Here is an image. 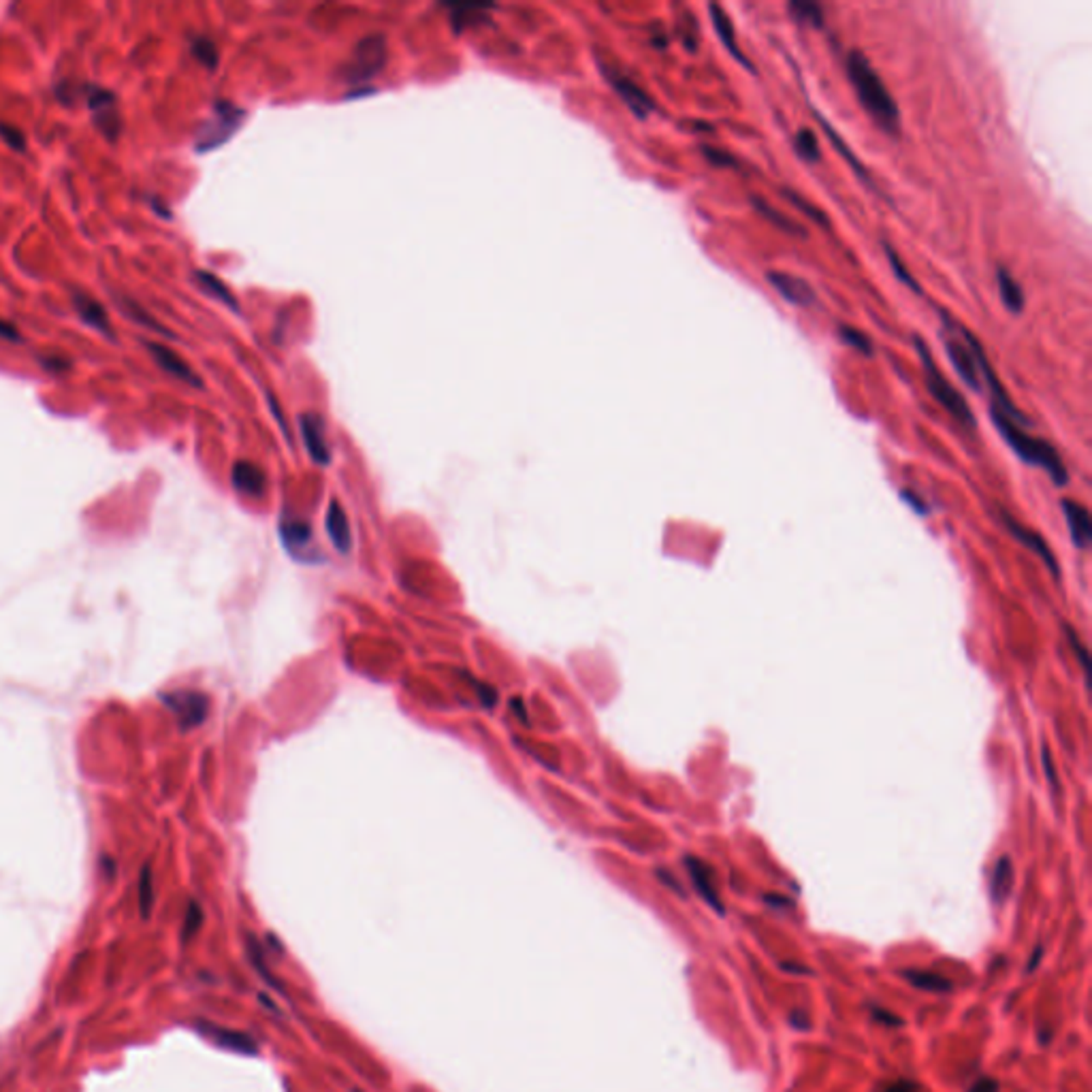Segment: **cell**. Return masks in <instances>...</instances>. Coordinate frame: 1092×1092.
<instances>
[{
  "label": "cell",
  "mask_w": 1092,
  "mask_h": 1092,
  "mask_svg": "<svg viewBox=\"0 0 1092 1092\" xmlns=\"http://www.w3.org/2000/svg\"><path fill=\"white\" fill-rule=\"evenodd\" d=\"M845 73H847L849 84L856 92L858 102L866 111L868 118L877 124L888 135H898L901 133V109L897 101L885 88L884 79L871 65V60L860 52L852 49L845 58Z\"/></svg>",
  "instance_id": "obj_1"
},
{
  "label": "cell",
  "mask_w": 1092,
  "mask_h": 1092,
  "mask_svg": "<svg viewBox=\"0 0 1092 1092\" xmlns=\"http://www.w3.org/2000/svg\"><path fill=\"white\" fill-rule=\"evenodd\" d=\"M988 414H990L992 425H995L996 431L1001 433L1005 444L1014 450L1015 456H1018L1022 463L1044 469L1056 487L1067 485L1069 469L1067 465H1064V461L1060 459L1058 450H1056L1050 442L1044 440V437H1037L1033 436V433H1028V427H1022V425L1014 423L1009 416H1005L999 410L988 408Z\"/></svg>",
  "instance_id": "obj_2"
},
{
  "label": "cell",
  "mask_w": 1092,
  "mask_h": 1092,
  "mask_svg": "<svg viewBox=\"0 0 1092 1092\" xmlns=\"http://www.w3.org/2000/svg\"><path fill=\"white\" fill-rule=\"evenodd\" d=\"M913 348H915L917 357H920L926 388H928V393L933 395V400L937 401L939 406H943L947 414H950L956 423H960L965 429H969L971 431V429L977 427V420H975L973 410L969 408L966 400L960 395V393H958L954 384H952L950 380L941 374V369H939L937 363H934L928 346H926V342L920 338V335H913Z\"/></svg>",
  "instance_id": "obj_3"
},
{
  "label": "cell",
  "mask_w": 1092,
  "mask_h": 1092,
  "mask_svg": "<svg viewBox=\"0 0 1092 1092\" xmlns=\"http://www.w3.org/2000/svg\"><path fill=\"white\" fill-rule=\"evenodd\" d=\"M939 316H941V339H943V348L947 352V359H950L952 367L956 369V374L960 375L962 382L975 393H982V375H979V367L977 361H975L973 355V348H971L969 339H966V331L960 322H956L947 314L946 310H937Z\"/></svg>",
  "instance_id": "obj_4"
},
{
  "label": "cell",
  "mask_w": 1092,
  "mask_h": 1092,
  "mask_svg": "<svg viewBox=\"0 0 1092 1092\" xmlns=\"http://www.w3.org/2000/svg\"><path fill=\"white\" fill-rule=\"evenodd\" d=\"M245 111L239 109L237 105H233V102L228 101L214 102V115L209 120H205L199 135H196V150L208 152L228 141L233 133L241 127Z\"/></svg>",
  "instance_id": "obj_5"
},
{
  "label": "cell",
  "mask_w": 1092,
  "mask_h": 1092,
  "mask_svg": "<svg viewBox=\"0 0 1092 1092\" xmlns=\"http://www.w3.org/2000/svg\"><path fill=\"white\" fill-rule=\"evenodd\" d=\"M163 704L176 715L182 729L199 728L209 715V698L195 689H173L160 696Z\"/></svg>",
  "instance_id": "obj_6"
},
{
  "label": "cell",
  "mask_w": 1092,
  "mask_h": 1092,
  "mask_svg": "<svg viewBox=\"0 0 1092 1092\" xmlns=\"http://www.w3.org/2000/svg\"><path fill=\"white\" fill-rule=\"evenodd\" d=\"M86 94V105L92 114V122L98 131L102 133L109 141H115L120 135V114H118V98L111 90L101 86H84Z\"/></svg>",
  "instance_id": "obj_7"
},
{
  "label": "cell",
  "mask_w": 1092,
  "mask_h": 1092,
  "mask_svg": "<svg viewBox=\"0 0 1092 1092\" xmlns=\"http://www.w3.org/2000/svg\"><path fill=\"white\" fill-rule=\"evenodd\" d=\"M384 62H387V41H384L382 34L365 37L352 52L351 65H348V79L351 82H367V79L380 73Z\"/></svg>",
  "instance_id": "obj_8"
},
{
  "label": "cell",
  "mask_w": 1092,
  "mask_h": 1092,
  "mask_svg": "<svg viewBox=\"0 0 1092 1092\" xmlns=\"http://www.w3.org/2000/svg\"><path fill=\"white\" fill-rule=\"evenodd\" d=\"M602 73L604 78L608 79V84L612 86V90L619 94L621 101L628 105V109L632 111L636 118L644 120L655 111V102H653V98L648 96V94L644 92L642 88L634 82V79H630L628 75H624L621 71L612 69V66H606V65H602Z\"/></svg>",
  "instance_id": "obj_9"
},
{
  "label": "cell",
  "mask_w": 1092,
  "mask_h": 1092,
  "mask_svg": "<svg viewBox=\"0 0 1092 1092\" xmlns=\"http://www.w3.org/2000/svg\"><path fill=\"white\" fill-rule=\"evenodd\" d=\"M766 282L777 290L779 297L785 299L791 306L809 307L817 303L816 289L804 277H798L787 271H766Z\"/></svg>",
  "instance_id": "obj_10"
},
{
  "label": "cell",
  "mask_w": 1092,
  "mask_h": 1092,
  "mask_svg": "<svg viewBox=\"0 0 1092 1092\" xmlns=\"http://www.w3.org/2000/svg\"><path fill=\"white\" fill-rule=\"evenodd\" d=\"M1001 521H1002V525H1005V530L1009 531V534L1014 536V538L1018 540L1020 544L1027 546V549L1031 550V553H1035L1037 557H1039L1041 562L1045 563L1047 570L1052 572V576H1054V579H1058V576H1060V566H1058V562H1056L1054 555H1052L1050 546H1047V543L1044 540V536L1037 534V531H1033V530H1028V527H1024L1022 523L1015 521V518L1011 517L1009 512H1005V510H1001Z\"/></svg>",
  "instance_id": "obj_11"
},
{
  "label": "cell",
  "mask_w": 1092,
  "mask_h": 1092,
  "mask_svg": "<svg viewBox=\"0 0 1092 1092\" xmlns=\"http://www.w3.org/2000/svg\"><path fill=\"white\" fill-rule=\"evenodd\" d=\"M280 540L290 557L299 559L303 563H310L307 555H314V550H312L314 536H312V527L306 521L286 517L280 518Z\"/></svg>",
  "instance_id": "obj_12"
},
{
  "label": "cell",
  "mask_w": 1092,
  "mask_h": 1092,
  "mask_svg": "<svg viewBox=\"0 0 1092 1092\" xmlns=\"http://www.w3.org/2000/svg\"><path fill=\"white\" fill-rule=\"evenodd\" d=\"M685 868L689 872V879H692L693 888L696 892L700 894L702 901L710 907L713 911H717L719 915H723V903L719 898L717 892V881H715V872L706 862H702L700 858H693V856H685Z\"/></svg>",
  "instance_id": "obj_13"
},
{
  "label": "cell",
  "mask_w": 1092,
  "mask_h": 1092,
  "mask_svg": "<svg viewBox=\"0 0 1092 1092\" xmlns=\"http://www.w3.org/2000/svg\"><path fill=\"white\" fill-rule=\"evenodd\" d=\"M809 107H811V114H813V115H816V120H817V122H819V127H822V131H823V135H826V137H828V141H830V146H832V147H835V150H836V154H839V156H841V158H843V160H845V163H847V167H849V169H852V171H853V173H856V177H858V180H860L862 183H865V186L868 188V190H872V192H879V190H877V186H875V182H872V177H871V173H868V171H866V167H865V164H862V163H860V160H858V156H856V154H853V152H852V150H849V146H847V143H845V141H843V137H841V135H839V131H836V128H835V127H832V124H830V122H828V118H826V115H823V114H822V111H817V109H816V107H813V105H809Z\"/></svg>",
  "instance_id": "obj_14"
},
{
  "label": "cell",
  "mask_w": 1092,
  "mask_h": 1092,
  "mask_svg": "<svg viewBox=\"0 0 1092 1092\" xmlns=\"http://www.w3.org/2000/svg\"><path fill=\"white\" fill-rule=\"evenodd\" d=\"M709 16H710V24H713L715 33H717L719 41H722V46L726 47V52L729 53V56H732L734 60H736L738 65L742 66V69L749 71V73H755V65L749 60V58L745 56V52H742L741 43H738V39H736V30H734V24L729 22L728 13L723 11V7H719V4L710 3L709 4Z\"/></svg>",
  "instance_id": "obj_15"
},
{
  "label": "cell",
  "mask_w": 1092,
  "mask_h": 1092,
  "mask_svg": "<svg viewBox=\"0 0 1092 1092\" xmlns=\"http://www.w3.org/2000/svg\"><path fill=\"white\" fill-rule=\"evenodd\" d=\"M146 348L150 351L152 359L156 361V365H158L163 371H167L169 375H173V378L182 380V382L186 384H192V387H203V382H201V378L196 375V371L192 369L188 363H183L180 355H176L171 348L163 346V344L158 342H146Z\"/></svg>",
  "instance_id": "obj_16"
},
{
  "label": "cell",
  "mask_w": 1092,
  "mask_h": 1092,
  "mask_svg": "<svg viewBox=\"0 0 1092 1092\" xmlns=\"http://www.w3.org/2000/svg\"><path fill=\"white\" fill-rule=\"evenodd\" d=\"M71 299H73V307L75 312H78L79 319L86 322L88 326H92L94 331H98L101 335L109 338L111 342H115V333H114V326H111L109 314H107V310L96 301V299H92L90 295L86 293H79V290H73Z\"/></svg>",
  "instance_id": "obj_17"
},
{
  "label": "cell",
  "mask_w": 1092,
  "mask_h": 1092,
  "mask_svg": "<svg viewBox=\"0 0 1092 1092\" xmlns=\"http://www.w3.org/2000/svg\"><path fill=\"white\" fill-rule=\"evenodd\" d=\"M1060 508H1063L1064 518H1067L1073 546H1077L1080 550H1086L1092 543V521L1089 508L1073 499H1063L1060 501Z\"/></svg>",
  "instance_id": "obj_18"
},
{
  "label": "cell",
  "mask_w": 1092,
  "mask_h": 1092,
  "mask_svg": "<svg viewBox=\"0 0 1092 1092\" xmlns=\"http://www.w3.org/2000/svg\"><path fill=\"white\" fill-rule=\"evenodd\" d=\"M196 1031L201 1035L208 1037L212 1044H216L218 1047H225V1050H233V1052H241V1054H257L258 1047L254 1044V1039L245 1033L239 1031H231V1028H220L216 1024H209V1022H199L196 1024Z\"/></svg>",
  "instance_id": "obj_19"
},
{
  "label": "cell",
  "mask_w": 1092,
  "mask_h": 1092,
  "mask_svg": "<svg viewBox=\"0 0 1092 1092\" xmlns=\"http://www.w3.org/2000/svg\"><path fill=\"white\" fill-rule=\"evenodd\" d=\"M299 427H301L303 442H306V449L312 459L320 465H329L331 450L329 446H326L325 425H322L320 416L306 412V414H301V419H299Z\"/></svg>",
  "instance_id": "obj_20"
},
{
  "label": "cell",
  "mask_w": 1092,
  "mask_h": 1092,
  "mask_svg": "<svg viewBox=\"0 0 1092 1092\" xmlns=\"http://www.w3.org/2000/svg\"><path fill=\"white\" fill-rule=\"evenodd\" d=\"M231 482L235 491L248 498H263L267 489V476L258 465L250 461H237L231 469Z\"/></svg>",
  "instance_id": "obj_21"
},
{
  "label": "cell",
  "mask_w": 1092,
  "mask_h": 1092,
  "mask_svg": "<svg viewBox=\"0 0 1092 1092\" xmlns=\"http://www.w3.org/2000/svg\"><path fill=\"white\" fill-rule=\"evenodd\" d=\"M325 530L329 534V540L333 543L338 553L348 555L352 549V531L351 525H348V517L344 512L342 504L338 499H333L326 508V518H325Z\"/></svg>",
  "instance_id": "obj_22"
},
{
  "label": "cell",
  "mask_w": 1092,
  "mask_h": 1092,
  "mask_svg": "<svg viewBox=\"0 0 1092 1092\" xmlns=\"http://www.w3.org/2000/svg\"><path fill=\"white\" fill-rule=\"evenodd\" d=\"M996 284H999V297L1005 310L1015 316L1022 314L1024 306H1027V297H1024L1020 282L1005 267H999V271H996Z\"/></svg>",
  "instance_id": "obj_23"
},
{
  "label": "cell",
  "mask_w": 1092,
  "mask_h": 1092,
  "mask_svg": "<svg viewBox=\"0 0 1092 1092\" xmlns=\"http://www.w3.org/2000/svg\"><path fill=\"white\" fill-rule=\"evenodd\" d=\"M749 201H751V205H754L755 212H758L760 216L766 218V220L771 222L772 226H777L779 231L787 233V235H791V237H798V239H807L809 233H807V228H804L803 225L794 222L790 216H785L783 212H779L777 208L768 205L766 201L760 199V196H751Z\"/></svg>",
  "instance_id": "obj_24"
},
{
  "label": "cell",
  "mask_w": 1092,
  "mask_h": 1092,
  "mask_svg": "<svg viewBox=\"0 0 1092 1092\" xmlns=\"http://www.w3.org/2000/svg\"><path fill=\"white\" fill-rule=\"evenodd\" d=\"M1014 888V865L1009 856H1001L990 875V897L995 905H1002Z\"/></svg>",
  "instance_id": "obj_25"
},
{
  "label": "cell",
  "mask_w": 1092,
  "mask_h": 1092,
  "mask_svg": "<svg viewBox=\"0 0 1092 1092\" xmlns=\"http://www.w3.org/2000/svg\"><path fill=\"white\" fill-rule=\"evenodd\" d=\"M901 975H903V979H907V982H909L913 988H917V990H924V992H937V995H946V992H950L952 988H954V986H952L950 979L943 977V975H939V973H933V971L905 969Z\"/></svg>",
  "instance_id": "obj_26"
},
{
  "label": "cell",
  "mask_w": 1092,
  "mask_h": 1092,
  "mask_svg": "<svg viewBox=\"0 0 1092 1092\" xmlns=\"http://www.w3.org/2000/svg\"><path fill=\"white\" fill-rule=\"evenodd\" d=\"M787 13H790L791 20L800 26H809V28H823V7L819 3H813V0H790L787 3Z\"/></svg>",
  "instance_id": "obj_27"
},
{
  "label": "cell",
  "mask_w": 1092,
  "mask_h": 1092,
  "mask_svg": "<svg viewBox=\"0 0 1092 1092\" xmlns=\"http://www.w3.org/2000/svg\"><path fill=\"white\" fill-rule=\"evenodd\" d=\"M192 277H195V282L199 284V289L203 290L205 295L214 297L216 301L225 303V306L231 307V310H237V299L233 297V293L226 289V284L220 280V277H216L209 271H195V276Z\"/></svg>",
  "instance_id": "obj_28"
},
{
  "label": "cell",
  "mask_w": 1092,
  "mask_h": 1092,
  "mask_svg": "<svg viewBox=\"0 0 1092 1092\" xmlns=\"http://www.w3.org/2000/svg\"><path fill=\"white\" fill-rule=\"evenodd\" d=\"M779 192H781V196H783V199L787 201V203L794 205V208L798 209V212H803V214H804V218H807V220L816 222V225L823 226V228L830 226V220H828L826 214H823L822 209H819V208H816V205H813L811 201L804 199V196L800 195V192L791 190V188H785V186H783L781 190H779Z\"/></svg>",
  "instance_id": "obj_29"
},
{
  "label": "cell",
  "mask_w": 1092,
  "mask_h": 1092,
  "mask_svg": "<svg viewBox=\"0 0 1092 1092\" xmlns=\"http://www.w3.org/2000/svg\"><path fill=\"white\" fill-rule=\"evenodd\" d=\"M794 152L800 160L809 164H816L822 160V150H819V139L811 128H800L794 135Z\"/></svg>",
  "instance_id": "obj_30"
},
{
  "label": "cell",
  "mask_w": 1092,
  "mask_h": 1092,
  "mask_svg": "<svg viewBox=\"0 0 1092 1092\" xmlns=\"http://www.w3.org/2000/svg\"><path fill=\"white\" fill-rule=\"evenodd\" d=\"M884 252H885V258H888L890 270H892L894 277H897V280L901 282V284H905L907 289H911L913 293H915V295H921V293H924V290H921V286L917 284L915 277L911 276L909 267H907L905 263L901 261V257H898L897 250H894L892 245H890V244H885V241H884Z\"/></svg>",
  "instance_id": "obj_31"
},
{
  "label": "cell",
  "mask_w": 1092,
  "mask_h": 1092,
  "mask_svg": "<svg viewBox=\"0 0 1092 1092\" xmlns=\"http://www.w3.org/2000/svg\"><path fill=\"white\" fill-rule=\"evenodd\" d=\"M839 338H841V342L845 344V346L853 348V351L860 352V355L866 357V359H871L872 352H875V351H872L871 338H868L866 333H862L860 329H856V326L841 325L839 326Z\"/></svg>",
  "instance_id": "obj_32"
},
{
  "label": "cell",
  "mask_w": 1092,
  "mask_h": 1092,
  "mask_svg": "<svg viewBox=\"0 0 1092 1092\" xmlns=\"http://www.w3.org/2000/svg\"><path fill=\"white\" fill-rule=\"evenodd\" d=\"M190 52L201 65H205L208 69H216L218 66V47L212 39L208 37H195L190 41Z\"/></svg>",
  "instance_id": "obj_33"
},
{
  "label": "cell",
  "mask_w": 1092,
  "mask_h": 1092,
  "mask_svg": "<svg viewBox=\"0 0 1092 1092\" xmlns=\"http://www.w3.org/2000/svg\"><path fill=\"white\" fill-rule=\"evenodd\" d=\"M118 301H120V303H122V306H124V307H122V310H124V312H127V316H128V319H131V320H135V322H137V325H143V326H147V329H154V331H158V333H160V335H167V338H171V333H169V331H167V329H164V326H160V322H158V320H154V319H152V316H150V314H147V312H146V310H143V307H141V306H137V303H135V301H131V299H118Z\"/></svg>",
  "instance_id": "obj_34"
},
{
  "label": "cell",
  "mask_w": 1092,
  "mask_h": 1092,
  "mask_svg": "<svg viewBox=\"0 0 1092 1092\" xmlns=\"http://www.w3.org/2000/svg\"><path fill=\"white\" fill-rule=\"evenodd\" d=\"M700 152H702V156H704L706 163L713 164V167H717V169H734V171H738V169H741V163H738L736 156L729 154V152H726V150H722V147L700 146Z\"/></svg>",
  "instance_id": "obj_35"
},
{
  "label": "cell",
  "mask_w": 1092,
  "mask_h": 1092,
  "mask_svg": "<svg viewBox=\"0 0 1092 1092\" xmlns=\"http://www.w3.org/2000/svg\"><path fill=\"white\" fill-rule=\"evenodd\" d=\"M1064 634H1067V638H1069V647L1073 648V653H1076V657H1077V661H1080L1082 670H1084V677L1089 679V677H1090V657H1089V651H1086V647H1084V644H1082L1080 636H1077V632H1076V630L1071 628V625L1064 624Z\"/></svg>",
  "instance_id": "obj_36"
},
{
  "label": "cell",
  "mask_w": 1092,
  "mask_h": 1092,
  "mask_svg": "<svg viewBox=\"0 0 1092 1092\" xmlns=\"http://www.w3.org/2000/svg\"><path fill=\"white\" fill-rule=\"evenodd\" d=\"M0 139L7 143L11 150L16 152H26V137L24 133L20 131L17 127H11V124H3L0 122Z\"/></svg>",
  "instance_id": "obj_37"
},
{
  "label": "cell",
  "mask_w": 1092,
  "mask_h": 1092,
  "mask_svg": "<svg viewBox=\"0 0 1092 1092\" xmlns=\"http://www.w3.org/2000/svg\"><path fill=\"white\" fill-rule=\"evenodd\" d=\"M875 1092H921V1086L913 1080H894L877 1086Z\"/></svg>",
  "instance_id": "obj_38"
},
{
  "label": "cell",
  "mask_w": 1092,
  "mask_h": 1092,
  "mask_svg": "<svg viewBox=\"0 0 1092 1092\" xmlns=\"http://www.w3.org/2000/svg\"><path fill=\"white\" fill-rule=\"evenodd\" d=\"M150 903H152V879H150V871L146 868L141 877V907L146 915H147V909H150Z\"/></svg>",
  "instance_id": "obj_39"
},
{
  "label": "cell",
  "mask_w": 1092,
  "mask_h": 1092,
  "mask_svg": "<svg viewBox=\"0 0 1092 1092\" xmlns=\"http://www.w3.org/2000/svg\"><path fill=\"white\" fill-rule=\"evenodd\" d=\"M0 338L7 339V342H13V344H20L22 342V335H20V331H17V326L11 325V322H7V320H0Z\"/></svg>",
  "instance_id": "obj_40"
},
{
  "label": "cell",
  "mask_w": 1092,
  "mask_h": 1092,
  "mask_svg": "<svg viewBox=\"0 0 1092 1092\" xmlns=\"http://www.w3.org/2000/svg\"><path fill=\"white\" fill-rule=\"evenodd\" d=\"M969 1092H999V1082L992 1080V1077H979Z\"/></svg>",
  "instance_id": "obj_41"
},
{
  "label": "cell",
  "mask_w": 1092,
  "mask_h": 1092,
  "mask_svg": "<svg viewBox=\"0 0 1092 1092\" xmlns=\"http://www.w3.org/2000/svg\"><path fill=\"white\" fill-rule=\"evenodd\" d=\"M872 1015H875V1020H881L884 1024H888V1027H903V1020L901 1018L892 1015L890 1011L879 1009V1007H875V1009H872Z\"/></svg>",
  "instance_id": "obj_42"
},
{
  "label": "cell",
  "mask_w": 1092,
  "mask_h": 1092,
  "mask_svg": "<svg viewBox=\"0 0 1092 1092\" xmlns=\"http://www.w3.org/2000/svg\"><path fill=\"white\" fill-rule=\"evenodd\" d=\"M1041 762H1044V771H1045L1047 781H1050V785L1056 790V771H1054V766H1052V755H1050V749H1047V747H1044V760H1041Z\"/></svg>",
  "instance_id": "obj_43"
},
{
  "label": "cell",
  "mask_w": 1092,
  "mask_h": 1092,
  "mask_svg": "<svg viewBox=\"0 0 1092 1092\" xmlns=\"http://www.w3.org/2000/svg\"><path fill=\"white\" fill-rule=\"evenodd\" d=\"M41 363L49 371H65V369H69V367H71L69 361H65V359L58 361V357H46V359H41Z\"/></svg>",
  "instance_id": "obj_44"
},
{
  "label": "cell",
  "mask_w": 1092,
  "mask_h": 1092,
  "mask_svg": "<svg viewBox=\"0 0 1092 1092\" xmlns=\"http://www.w3.org/2000/svg\"><path fill=\"white\" fill-rule=\"evenodd\" d=\"M903 499H907V501H911V506H913V508H915V510H917V512H920V514H921V512H924V514H926V508H924V501H920V499H917V498H913V493H911V491H903Z\"/></svg>",
  "instance_id": "obj_45"
},
{
  "label": "cell",
  "mask_w": 1092,
  "mask_h": 1092,
  "mask_svg": "<svg viewBox=\"0 0 1092 1092\" xmlns=\"http://www.w3.org/2000/svg\"><path fill=\"white\" fill-rule=\"evenodd\" d=\"M790 1022H791V1024H794V1027H796V1028H804V1031H807V1028H809V1020H807V1018H804V1015H803V1018H800V1014H798V1011H794V1014H791V1015H790Z\"/></svg>",
  "instance_id": "obj_46"
}]
</instances>
